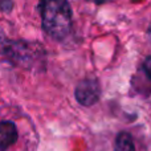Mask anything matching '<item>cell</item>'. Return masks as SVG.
<instances>
[{"mask_svg": "<svg viewBox=\"0 0 151 151\" xmlns=\"http://www.w3.org/2000/svg\"><path fill=\"white\" fill-rule=\"evenodd\" d=\"M44 31L55 40H64L72 28V9L68 0H41L39 4Z\"/></svg>", "mask_w": 151, "mask_h": 151, "instance_id": "1", "label": "cell"}, {"mask_svg": "<svg viewBox=\"0 0 151 151\" xmlns=\"http://www.w3.org/2000/svg\"><path fill=\"white\" fill-rule=\"evenodd\" d=\"M0 55L5 56L16 65L31 68L35 63L40 61L44 57V49L41 45L36 42L27 41H13L5 39V36L0 32Z\"/></svg>", "mask_w": 151, "mask_h": 151, "instance_id": "2", "label": "cell"}, {"mask_svg": "<svg viewBox=\"0 0 151 151\" xmlns=\"http://www.w3.org/2000/svg\"><path fill=\"white\" fill-rule=\"evenodd\" d=\"M101 89L96 80L86 78L81 81L76 88V99L82 106H91L99 99Z\"/></svg>", "mask_w": 151, "mask_h": 151, "instance_id": "3", "label": "cell"}, {"mask_svg": "<svg viewBox=\"0 0 151 151\" xmlns=\"http://www.w3.org/2000/svg\"><path fill=\"white\" fill-rule=\"evenodd\" d=\"M17 127L11 121L0 122V151H7L17 141Z\"/></svg>", "mask_w": 151, "mask_h": 151, "instance_id": "4", "label": "cell"}, {"mask_svg": "<svg viewBox=\"0 0 151 151\" xmlns=\"http://www.w3.org/2000/svg\"><path fill=\"white\" fill-rule=\"evenodd\" d=\"M114 151H137L133 137L127 131H121L115 137Z\"/></svg>", "mask_w": 151, "mask_h": 151, "instance_id": "5", "label": "cell"}, {"mask_svg": "<svg viewBox=\"0 0 151 151\" xmlns=\"http://www.w3.org/2000/svg\"><path fill=\"white\" fill-rule=\"evenodd\" d=\"M143 70H145V73H146L151 78V56L145 60V63H143Z\"/></svg>", "mask_w": 151, "mask_h": 151, "instance_id": "6", "label": "cell"}, {"mask_svg": "<svg viewBox=\"0 0 151 151\" xmlns=\"http://www.w3.org/2000/svg\"><path fill=\"white\" fill-rule=\"evenodd\" d=\"M89 1H93V3H97V4H101V3H106V1H110V0H89Z\"/></svg>", "mask_w": 151, "mask_h": 151, "instance_id": "7", "label": "cell"}, {"mask_svg": "<svg viewBox=\"0 0 151 151\" xmlns=\"http://www.w3.org/2000/svg\"><path fill=\"white\" fill-rule=\"evenodd\" d=\"M149 36H150V40H151V27H150V29H149Z\"/></svg>", "mask_w": 151, "mask_h": 151, "instance_id": "8", "label": "cell"}]
</instances>
